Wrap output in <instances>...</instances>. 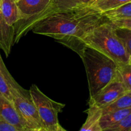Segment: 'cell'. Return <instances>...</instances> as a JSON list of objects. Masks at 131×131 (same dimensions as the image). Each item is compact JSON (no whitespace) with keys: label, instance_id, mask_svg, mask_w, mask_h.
Segmentation results:
<instances>
[{"label":"cell","instance_id":"obj_1","mask_svg":"<svg viewBox=\"0 0 131 131\" xmlns=\"http://www.w3.org/2000/svg\"><path fill=\"white\" fill-rule=\"evenodd\" d=\"M106 20L98 9L86 6L48 14L38 20L31 30L52 37L78 54L82 36Z\"/></svg>","mask_w":131,"mask_h":131},{"label":"cell","instance_id":"obj_2","mask_svg":"<svg viewBox=\"0 0 131 131\" xmlns=\"http://www.w3.org/2000/svg\"><path fill=\"white\" fill-rule=\"evenodd\" d=\"M84 46L92 47L112 59L118 65L128 63L129 55L122 40L116 31V27L107 19L87 31L80 38L81 56Z\"/></svg>","mask_w":131,"mask_h":131},{"label":"cell","instance_id":"obj_3","mask_svg":"<svg viewBox=\"0 0 131 131\" xmlns=\"http://www.w3.org/2000/svg\"><path fill=\"white\" fill-rule=\"evenodd\" d=\"M80 57L87 74L90 96L92 97L116 78L118 65L108 56L88 46H84Z\"/></svg>","mask_w":131,"mask_h":131},{"label":"cell","instance_id":"obj_4","mask_svg":"<svg viewBox=\"0 0 131 131\" xmlns=\"http://www.w3.org/2000/svg\"><path fill=\"white\" fill-rule=\"evenodd\" d=\"M29 92L46 131H65L58 121V114L65 107V104L50 99L36 84L31 86Z\"/></svg>","mask_w":131,"mask_h":131},{"label":"cell","instance_id":"obj_5","mask_svg":"<svg viewBox=\"0 0 131 131\" xmlns=\"http://www.w3.org/2000/svg\"><path fill=\"white\" fill-rule=\"evenodd\" d=\"M10 88L13 103L25 124L27 131H46L29 90L23 89L19 84L10 86Z\"/></svg>","mask_w":131,"mask_h":131},{"label":"cell","instance_id":"obj_6","mask_svg":"<svg viewBox=\"0 0 131 131\" xmlns=\"http://www.w3.org/2000/svg\"><path fill=\"white\" fill-rule=\"evenodd\" d=\"M89 3L90 0H50L43 11L31 17L20 20L14 25L15 43H17L22 37L26 35L38 20L48 14L55 12L90 6Z\"/></svg>","mask_w":131,"mask_h":131},{"label":"cell","instance_id":"obj_7","mask_svg":"<svg viewBox=\"0 0 131 131\" xmlns=\"http://www.w3.org/2000/svg\"><path fill=\"white\" fill-rule=\"evenodd\" d=\"M126 93L125 87L116 77L95 95L90 98L89 105H93L102 109Z\"/></svg>","mask_w":131,"mask_h":131},{"label":"cell","instance_id":"obj_8","mask_svg":"<svg viewBox=\"0 0 131 131\" xmlns=\"http://www.w3.org/2000/svg\"><path fill=\"white\" fill-rule=\"evenodd\" d=\"M0 118L14 125L19 131H27L25 124L14 103L1 94H0Z\"/></svg>","mask_w":131,"mask_h":131},{"label":"cell","instance_id":"obj_9","mask_svg":"<svg viewBox=\"0 0 131 131\" xmlns=\"http://www.w3.org/2000/svg\"><path fill=\"white\" fill-rule=\"evenodd\" d=\"M15 43V28L10 26L4 19L0 10V48L6 57L9 56L12 46Z\"/></svg>","mask_w":131,"mask_h":131},{"label":"cell","instance_id":"obj_10","mask_svg":"<svg viewBox=\"0 0 131 131\" xmlns=\"http://www.w3.org/2000/svg\"><path fill=\"white\" fill-rule=\"evenodd\" d=\"M50 0H19L16 2L21 19L31 17L43 11Z\"/></svg>","mask_w":131,"mask_h":131},{"label":"cell","instance_id":"obj_11","mask_svg":"<svg viewBox=\"0 0 131 131\" xmlns=\"http://www.w3.org/2000/svg\"><path fill=\"white\" fill-rule=\"evenodd\" d=\"M0 10L8 25L14 26L21 19V15L15 0H1Z\"/></svg>","mask_w":131,"mask_h":131},{"label":"cell","instance_id":"obj_12","mask_svg":"<svg viewBox=\"0 0 131 131\" xmlns=\"http://www.w3.org/2000/svg\"><path fill=\"white\" fill-rule=\"evenodd\" d=\"M87 118L80 129L81 131H102L100 125V120L102 116V110L100 107L89 105L86 110Z\"/></svg>","mask_w":131,"mask_h":131},{"label":"cell","instance_id":"obj_13","mask_svg":"<svg viewBox=\"0 0 131 131\" xmlns=\"http://www.w3.org/2000/svg\"><path fill=\"white\" fill-rule=\"evenodd\" d=\"M130 112L131 108H126L102 115L100 120V125L102 131H105L109 127L118 123Z\"/></svg>","mask_w":131,"mask_h":131},{"label":"cell","instance_id":"obj_14","mask_svg":"<svg viewBox=\"0 0 131 131\" xmlns=\"http://www.w3.org/2000/svg\"><path fill=\"white\" fill-rule=\"evenodd\" d=\"M108 20H118L131 17V2L124 4L115 8L102 12Z\"/></svg>","mask_w":131,"mask_h":131},{"label":"cell","instance_id":"obj_15","mask_svg":"<svg viewBox=\"0 0 131 131\" xmlns=\"http://www.w3.org/2000/svg\"><path fill=\"white\" fill-rule=\"evenodd\" d=\"M126 108H131V97L127 93H125L107 106L102 108V115Z\"/></svg>","mask_w":131,"mask_h":131},{"label":"cell","instance_id":"obj_16","mask_svg":"<svg viewBox=\"0 0 131 131\" xmlns=\"http://www.w3.org/2000/svg\"><path fill=\"white\" fill-rule=\"evenodd\" d=\"M116 78L121 81L127 92L131 90V65L126 63L118 65Z\"/></svg>","mask_w":131,"mask_h":131},{"label":"cell","instance_id":"obj_17","mask_svg":"<svg viewBox=\"0 0 131 131\" xmlns=\"http://www.w3.org/2000/svg\"><path fill=\"white\" fill-rule=\"evenodd\" d=\"M129 2H131V0H98L93 6L100 10L101 12H103L117 8Z\"/></svg>","mask_w":131,"mask_h":131},{"label":"cell","instance_id":"obj_18","mask_svg":"<svg viewBox=\"0 0 131 131\" xmlns=\"http://www.w3.org/2000/svg\"><path fill=\"white\" fill-rule=\"evenodd\" d=\"M131 129V112L121 121L110 127L105 131H130Z\"/></svg>","mask_w":131,"mask_h":131},{"label":"cell","instance_id":"obj_19","mask_svg":"<svg viewBox=\"0 0 131 131\" xmlns=\"http://www.w3.org/2000/svg\"><path fill=\"white\" fill-rule=\"evenodd\" d=\"M116 31L119 37L122 40L129 56H131V30L116 27Z\"/></svg>","mask_w":131,"mask_h":131},{"label":"cell","instance_id":"obj_20","mask_svg":"<svg viewBox=\"0 0 131 131\" xmlns=\"http://www.w3.org/2000/svg\"><path fill=\"white\" fill-rule=\"evenodd\" d=\"M0 94L6 97L10 102H13L12 95L10 91V86L1 72H0Z\"/></svg>","mask_w":131,"mask_h":131},{"label":"cell","instance_id":"obj_21","mask_svg":"<svg viewBox=\"0 0 131 131\" xmlns=\"http://www.w3.org/2000/svg\"><path fill=\"white\" fill-rule=\"evenodd\" d=\"M0 72L3 75L4 78H5L6 81L8 83L9 86H17L19 84L15 81V79L13 78V77L12 76L11 74H10L8 70L6 69V66L5 65V63H4L3 61L1 54H0Z\"/></svg>","mask_w":131,"mask_h":131},{"label":"cell","instance_id":"obj_22","mask_svg":"<svg viewBox=\"0 0 131 131\" xmlns=\"http://www.w3.org/2000/svg\"><path fill=\"white\" fill-rule=\"evenodd\" d=\"M110 21L116 28H124V29L131 30V17L128 19L110 20Z\"/></svg>","mask_w":131,"mask_h":131},{"label":"cell","instance_id":"obj_23","mask_svg":"<svg viewBox=\"0 0 131 131\" xmlns=\"http://www.w3.org/2000/svg\"><path fill=\"white\" fill-rule=\"evenodd\" d=\"M0 131H19L15 127L0 118Z\"/></svg>","mask_w":131,"mask_h":131},{"label":"cell","instance_id":"obj_24","mask_svg":"<svg viewBox=\"0 0 131 131\" xmlns=\"http://www.w3.org/2000/svg\"><path fill=\"white\" fill-rule=\"evenodd\" d=\"M97 1H98V0H90V6H93V5H95V3Z\"/></svg>","mask_w":131,"mask_h":131},{"label":"cell","instance_id":"obj_25","mask_svg":"<svg viewBox=\"0 0 131 131\" xmlns=\"http://www.w3.org/2000/svg\"><path fill=\"white\" fill-rule=\"evenodd\" d=\"M128 63L131 65V56L129 57V62H128Z\"/></svg>","mask_w":131,"mask_h":131},{"label":"cell","instance_id":"obj_26","mask_svg":"<svg viewBox=\"0 0 131 131\" xmlns=\"http://www.w3.org/2000/svg\"><path fill=\"white\" fill-rule=\"evenodd\" d=\"M127 93L128 94H129V95L130 96V97H131V90L130 91H129V92H127Z\"/></svg>","mask_w":131,"mask_h":131},{"label":"cell","instance_id":"obj_27","mask_svg":"<svg viewBox=\"0 0 131 131\" xmlns=\"http://www.w3.org/2000/svg\"><path fill=\"white\" fill-rule=\"evenodd\" d=\"M18 1H19V0H15V2H17Z\"/></svg>","mask_w":131,"mask_h":131},{"label":"cell","instance_id":"obj_28","mask_svg":"<svg viewBox=\"0 0 131 131\" xmlns=\"http://www.w3.org/2000/svg\"><path fill=\"white\" fill-rule=\"evenodd\" d=\"M1 0H0V4H1Z\"/></svg>","mask_w":131,"mask_h":131},{"label":"cell","instance_id":"obj_29","mask_svg":"<svg viewBox=\"0 0 131 131\" xmlns=\"http://www.w3.org/2000/svg\"><path fill=\"white\" fill-rule=\"evenodd\" d=\"M130 131H131V129H130Z\"/></svg>","mask_w":131,"mask_h":131}]
</instances>
